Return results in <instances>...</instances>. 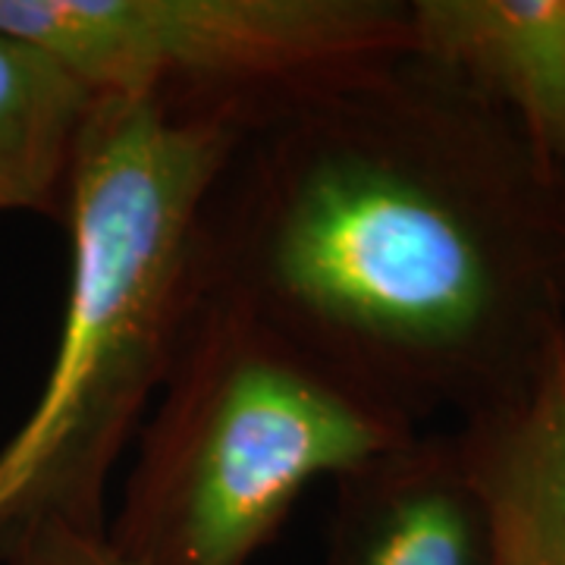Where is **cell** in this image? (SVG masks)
Returning <instances> with one entry per match:
<instances>
[{"label":"cell","mask_w":565,"mask_h":565,"mask_svg":"<svg viewBox=\"0 0 565 565\" xmlns=\"http://www.w3.org/2000/svg\"><path fill=\"white\" fill-rule=\"evenodd\" d=\"M195 286L418 427L468 422L565 333V170L405 54L243 126L204 199Z\"/></svg>","instance_id":"1"},{"label":"cell","mask_w":565,"mask_h":565,"mask_svg":"<svg viewBox=\"0 0 565 565\" xmlns=\"http://www.w3.org/2000/svg\"><path fill=\"white\" fill-rule=\"evenodd\" d=\"M243 126L95 98L70 163V292L51 374L0 449V565L41 537L104 544L107 481L199 302L204 199Z\"/></svg>","instance_id":"2"},{"label":"cell","mask_w":565,"mask_h":565,"mask_svg":"<svg viewBox=\"0 0 565 565\" xmlns=\"http://www.w3.org/2000/svg\"><path fill=\"white\" fill-rule=\"evenodd\" d=\"M422 434L239 305L199 296L107 519L117 565H252L315 481Z\"/></svg>","instance_id":"3"},{"label":"cell","mask_w":565,"mask_h":565,"mask_svg":"<svg viewBox=\"0 0 565 565\" xmlns=\"http://www.w3.org/2000/svg\"><path fill=\"white\" fill-rule=\"evenodd\" d=\"M92 98L248 126L408 54L399 0H0Z\"/></svg>","instance_id":"4"},{"label":"cell","mask_w":565,"mask_h":565,"mask_svg":"<svg viewBox=\"0 0 565 565\" xmlns=\"http://www.w3.org/2000/svg\"><path fill=\"white\" fill-rule=\"evenodd\" d=\"M323 565H497L456 434H415L333 481Z\"/></svg>","instance_id":"5"},{"label":"cell","mask_w":565,"mask_h":565,"mask_svg":"<svg viewBox=\"0 0 565 565\" xmlns=\"http://www.w3.org/2000/svg\"><path fill=\"white\" fill-rule=\"evenodd\" d=\"M408 57L503 110L565 170V0H408Z\"/></svg>","instance_id":"6"},{"label":"cell","mask_w":565,"mask_h":565,"mask_svg":"<svg viewBox=\"0 0 565 565\" xmlns=\"http://www.w3.org/2000/svg\"><path fill=\"white\" fill-rule=\"evenodd\" d=\"M452 434L490 512L497 565H565V333L525 390Z\"/></svg>","instance_id":"7"},{"label":"cell","mask_w":565,"mask_h":565,"mask_svg":"<svg viewBox=\"0 0 565 565\" xmlns=\"http://www.w3.org/2000/svg\"><path fill=\"white\" fill-rule=\"evenodd\" d=\"M92 104L61 63L0 29V211L63 217Z\"/></svg>","instance_id":"8"},{"label":"cell","mask_w":565,"mask_h":565,"mask_svg":"<svg viewBox=\"0 0 565 565\" xmlns=\"http://www.w3.org/2000/svg\"><path fill=\"white\" fill-rule=\"evenodd\" d=\"M82 541H63V537H44L35 544L22 546L13 559L3 565H85L79 553Z\"/></svg>","instance_id":"9"},{"label":"cell","mask_w":565,"mask_h":565,"mask_svg":"<svg viewBox=\"0 0 565 565\" xmlns=\"http://www.w3.org/2000/svg\"><path fill=\"white\" fill-rule=\"evenodd\" d=\"M95 565H117V563H114L110 556H102V559H98V563H95Z\"/></svg>","instance_id":"10"}]
</instances>
